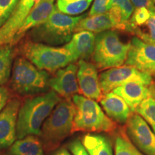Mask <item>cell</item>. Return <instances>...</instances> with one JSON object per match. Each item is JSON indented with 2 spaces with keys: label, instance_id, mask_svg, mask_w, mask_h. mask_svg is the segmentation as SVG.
Masks as SVG:
<instances>
[{
  "label": "cell",
  "instance_id": "6da1fadb",
  "mask_svg": "<svg viewBox=\"0 0 155 155\" xmlns=\"http://www.w3.org/2000/svg\"><path fill=\"white\" fill-rule=\"evenodd\" d=\"M61 100L53 91L25 100L17 116V139L28 135L40 136L44 121Z\"/></svg>",
  "mask_w": 155,
  "mask_h": 155
},
{
  "label": "cell",
  "instance_id": "7a4b0ae2",
  "mask_svg": "<svg viewBox=\"0 0 155 155\" xmlns=\"http://www.w3.org/2000/svg\"><path fill=\"white\" fill-rule=\"evenodd\" d=\"M86 15L73 17L60 12L55 6V9L50 17L38 26L28 32L30 40L35 42L48 45H61L68 43L78 22Z\"/></svg>",
  "mask_w": 155,
  "mask_h": 155
},
{
  "label": "cell",
  "instance_id": "3957f363",
  "mask_svg": "<svg viewBox=\"0 0 155 155\" xmlns=\"http://www.w3.org/2000/svg\"><path fill=\"white\" fill-rule=\"evenodd\" d=\"M75 106L72 133L75 131L104 132L116 129V123L102 110L96 101L76 94L72 97Z\"/></svg>",
  "mask_w": 155,
  "mask_h": 155
},
{
  "label": "cell",
  "instance_id": "277c9868",
  "mask_svg": "<svg viewBox=\"0 0 155 155\" xmlns=\"http://www.w3.org/2000/svg\"><path fill=\"white\" fill-rule=\"evenodd\" d=\"M19 52L40 70L55 73L74 62L64 47H55L29 40L21 44Z\"/></svg>",
  "mask_w": 155,
  "mask_h": 155
},
{
  "label": "cell",
  "instance_id": "5b68a950",
  "mask_svg": "<svg viewBox=\"0 0 155 155\" xmlns=\"http://www.w3.org/2000/svg\"><path fill=\"white\" fill-rule=\"evenodd\" d=\"M129 48V42H124L117 30L101 32L96 35L93 62L101 70L121 66L127 60Z\"/></svg>",
  "mask_w": 155,
  "mask_h": 155
},
{
  "label": "cell",
  "instance_id": "8992f818",
  "mask_svg": "<svg viewBox=\"0 0 155 155\" xmlns=\"http://www.w3.org/2000/svg\"><path fill=\"white\" fill-rule=\"evenodd\" d=\"M50 75L40 70L25 57L14 62L11 78L12 88L21 96H32L48 90Z\"/></svg>",
  "mask_w": 155,
  "mask_h": 155
},
{
  "label": "cell",
  "instance_id": "52a82bcc",
  "mask_svg": "<svg viewBox=\"0 0 155 155\" xmlns=\"http://www.w3.org/2000/svg\"><path fill=\"white\" fill-rule=\"evenodd\" d=\"M74 116L75 106L71 99L60 101L41 128L40 136L48 147H56L72 133Z\"/></svg>",
  "mask_w": 155,
  "mask_h": 155
},
{
  "label": "cell",
  "instance_id": "ba28073f",
  "mask_svg": "<svg viewBox=\"0 0 155 155\" xmlns=\"http://www.w3.org/2000/svg\"><path fill=\"white\" fill-rule=\"evenodd\" d=\"M131 81H138L147 85L153 83L152 76L127 65L109 68L99 75L100 86L103 94L113 91L116 88Z\"/></svg>",
  "mask_w": 155,
  "mask_h": 155
},
{
  "label": "cell",
  "instance_id": "9c48e42d",
  "mask_svg": "<svg viewBox=\"0 0 155 155\" xmlns=\"http://www.w3.org/2000/svg\"><path fill=\"white\" fill-rule=\"evenodd\" d=\"M125 65L152 77L155 75V43H147L133 37L129 41Z\"/></svg>",
  "mask_w": 155,
  "mask_h": 155
},
{
  "label": "cell",
  "instance_id": "30bf717a",
  "mask_svg": "<svg viewBox=\"0 0 155 155\" xmlns=\"http://www.w3.org/2000/svg\"><path fill=\"white\" fill-rule=\"evenodd\" d=\"M129 138L145 155H155V133L138 114H131L127 123Z\"/></svg>",
  "mask_w": 155,
  "mask_h": 155
},
{
  "label": "cell",
  "instance_id": "8fae6325",
  "mask_svg": "<svg viewBox=\"0 0 155 155\" xmlns=\"http://www.w3.org/2000/svg\"><path fill=\"white\" fill-rule=\"evenodd\" d=\"M20 101L15 98L8 101L0 112V150L9 148L17 139V120Z\"/></svg>",
  "mask_w": 155,
  "mask_h": 155
},
{
  "label": "cell",
  "instance_id": "7c38bea8",
  "mask_svg": "<svg viewBox=\"0 0 155 155\" xmlns=\"http://www.w3.org/2000/svg\"><path fill=\"white\" fill-rule=\"evenodd\" d=\"M77 80L80 93L91 99L99 101L103 97L97 68L94 63L80 60L78 63Z\"/></svg>",
  "mask_w": 155,
  "mask_h": 155
},
{
  "label": "cell",
  "instance_id": "4fadbf2b",
  "mask_svg": "<svg viewBox=\"0 0 155 155\" xmlns=\"http://www.w3.org/2000/svg\"><path fill=\"white\" fill-rule=\"evenodd\" d=\"M40 0H19L14 11L0 28V46L10 45L25 19Z\"/></svg>",
  "mask_w": 155,
  "mask_h": 155
},
{
  "label": "cell",
  "instance_id": "5bb4252c",
  "mask_svg": "<svg viewBox=\"0 0 155 155\" xmlns=\"http://www.w3.org/2000/svg\"><path fill=\"white\" fill-rule=\"evenodd\" d=\"M77 70V65L73 63L58 70L55 75L50 78V88L65 99H71L73 96L79 94Z\"/></svg>",
  "mask_w": 155,
  "mask_h": 155
},
{
  "label": "cell",
  "instance_id": "9a60e30c",
  "mask_svg": "<svg viewBox=\"0 0 155 155\" xmlns=\"http://www.w3.org/2000/svg\"><path fill=\"white\" fill-rule=\"evenodd\" d=\"M55 0H40L35 6L13 38L11 45H15L22 40L29 31L47 19L55 9Z\"/></svg>",
  "mask_w": 155,
  "mask_h": 155
},
{
  "label": "cell",
  "instance_id": "2e32d148",
  "mask_svg": "<svg viewBox=\"0 0 155 155\" xmlns=\"http://www.w3.org/2000/svg\"><path fill=\"white\" fill-rule=\"evenodd\" d=\"M154 84L153 83L147 85L138 81H131L116 88L112 92L121 97L129 106L131 111L134 113L141 102L150 94Z\"/></svg>",
  "mask_w": 155,
  "mask_h": 155
},
{
  "label": "cell",
  "instance_id": "e0dca14e",
  "mask_svg": "<svg viewBox=\"0 0 155 155\" xmlns=\"http://www.w3.org/2000/svg\"><path fill=\"white\" fill-rule=\"evenodd\" d=\"M96 35L88 31L75 32L71 40L63 47L73 56L74 62L80 60L88 61L95 48Z\"/></svg>",
  "mask_w": 155,
  "mask_h": 155
},
{
  "label": "cell",
  "instance_id": "ac0fdd59",
  "mask_svg": "<svg viewBox=\"0 0 155 155\" xmlns=\"http://www.w3.org/2000/svg\"><path fill=\"white\" fill-rule=\"evenodd\" d=\"M100 104L106 115L118 123L126 124L132 114L125 101L112 91L103 95Z\"/></svg>",
  "mask_w": 155,
  "mask_h": 155
},
{
  "label": "cell",
  "instance_id": "d6986e66",
  "mask_svg": "<svg viewBox=\"0 0 155 155\" xmlns=\"http://www.w3.org/2000/svg\"><path fill=\"white\" fill-rule=\"evenodd\" d=\"M111 30H114V25L109 13L106 12L83 18L75 27L74 32L88 31L94 34H98Z\"/></svg>",
  "mask_w": 155,
  "mask_h": 155
},
{
  "label": "cell",
  "instance_id": "ffe728a7",
  "mask_svg": "<svg viewBox=\"0 0 155 155\" xmlns=\"http://www.w3.org/2000/svg\"><path fill=\"white\" fill-rule=\"evenodd\" d=\"M9 155H44L42 144L35 135L16 140L9 147Z\"/></svg>",
  "mask_w": 155,
  "mask_h": 155
},
{
  "label": "cell",
  "instance_id": "44dd1931",
  "mask_svg": "<svg viewBox=\"0 0 155 155\" xmlns=\"http://www.w3.org/2000/svg\"><path fill=\"white\" fill-rule=\"evenodd\" d=\"M81 142L89 155H113L111 142L104 136L88 134Z\"/></svg>",
  "mask_w": 155,
  "mask_h": 155
},
{
  "label": "cell",
  "instance_id": "7402d4cb",
  "mask_svg": "<svg viewBox=\"0 0 155 155\" xmlns=\"http://www.w3.org/2000/svg\"><path fill=\"white\" fill-rule=\"evenodd\" d=\"M150 12V18L144 24L128 28L125 32L134 35L147 43H155V9Z\"/></svg>",
  "mask_w": 155,
  "mask_h": 155
},
{
  "label": "cell",
  "instance_id": "603a6c76",
  "mask_svg": "<svg viewBox=\"0 0 155 155\" xmlns=\"http://www.w3.org/2000/svg\"><path fill=\"white\" fill-rule=\"evenodd\" d=\"M134 113L138 114L155 133V83L150 94L141 102Z\"/></svg>",
  "mask_w": 155,
  "mask_h": 155
},
{
  "label": "cell",
  "instance_id": "cb8c5ba5",
  "mask_svg": "<svg viewBox=\"0 0 155 155\" xmlns=\"http://www.w3.org/2000/svg\"><path fill=\"white\" fill-rule=\"evenodd\" d=\"M13 57L12 45L0 46V86L7 83L10 77Z\"/></svg>",
  "mask_w": 155,
  "mask_h": 155
},
{
  "label": "cell",
  "instance_id": "d4e9b609",
  "mask_svg": "<svg viewBox=\"0 0 155 155\" xmlns=\"http://www.w3.org/2000/svg\"><path fill=\"white\" fill-rule=\"evenodd\" d=\"M92 1L93 0H56L55 7L64 14L75 16L86 11Z\"/></svg>",
  "mask_w": 155,
  "mask_h": 155
},
{
  "label": "cell",
  "instance_id": "484cf974",
  "mask_svg": "<svg viewBox=\"0 0 155 155\" xmlns=\"http://www.w3.org/2000/svg\"><path fill=\"white\" fill-rule=\"evenodd\" d=\"M140 152L132 144L129 137L119 134L115 139V155H139Z\"/></svg>",
  "mask_w": 155,
  "mask_h": 155
},
{
  "label": "cell",
  "instance_id": "4316f807",
  "mask_svg": "<svg viewBox=\"0 0 155 155\" xmlns=\"http://www.w3.org/2000/svg\"><path fill=\"white\" fill-rule=\"evenodd\" d=\"M151 15V12L147 8L145 7H141V8L134 9L132 15L128 21L127 25H126L125 31L128 28H133V27L139 26L146 22V21L150 18Z\"/></svg>",
  "mask_w": 155,
  "mask_h": 155
},
{
  "label": "cell",
  "instance_id": "83f0119b",
  "mask_svg": "<svg viewBox=\"0 0 155 155\" xmlns=\"http://www.w3.org/2000/svg\"><path fill=\"white\" fill-rule=\"evenodd\" d=\"M19 0H0V28L10 16Z\"/></svg>",
  "mask_w": 155,
  "mask_h": 155
},
{
  "label": "cell",
  "instance_id": "f1b7e54d",
  "mask_svg": "<svg viewBox=\"0 0 155 155\" xmlns=\"http://www.w3.org/2000/svg\"><path fill=\"white\" fill-rule=\"evenodd\" d=\"M112 6H116L120 9L124 22L127 25L134 11V7L130 0H111Z\"/></svg>",
  "mask_w": 155,
  "mask_h": 155
},
{
  "label": "cell",
  "instance_id": "f546056e",
  "mask_svg": "<svg viewBox=\"0 0 155 155\" xmlns=\"http://www.w3.org/2000/svg\"><path fill=\"white\" fill-rule=\"evenodd\" d=\"M111 7V0H94L88 16L102 15L108 12Z\"/></svg>",
  "mask_w": 155,
  "mask_h": 155
},
{
  "label": "cell",
  "instance_id": "4dcf8cb0",
  "mask_svg": "<svg viewBox=\"0 0 155 155\" xmlns=\"http://www.w3.org/2000/svg\"><path fill=\"white\" fill-rule=\"evenodd\" d=\"M68 147L73 155H89L82 142L79 139H75L71 141Z\"/></svg>",
  "mask_w": 155,
  "mask_h": 155
},
{
  "label": "cell",
  "instance_id": "1f68e13d",
  "mask_svg": "<svg viewBox=\"0 0 155 155\" xmlns=\"http://www.w3.org/2000/svg\"><path fill=\"white\" fill-rule=\"evenodd\" d=\"M130 1L134 7V9L145 7L150 11L155 9V2L153 0H130Z\"/></svg>",
  "mask_w": 155,
  "mask_h": 155
},
{
  "label": "cell",
  "instance_id": "d6a6232c",
  "mask_svg": "<svg viewBox=\"0 0 155 155\" xmlns=\"http://www.w3.org/2000/svg\"><path fill=\"white\" fill-rule=\"evenodd\" d=\"M9 98L8 89L5 87L0 86V112L6 106Z\"/></svg>",
  "mask_w": 155,
  "mask_h": 155
},
{
  "label": "cell",
  "instance_id": "836d02e7",
  "mask_svg": "<svg viewBox=\"0 0 155 155\" xmlns=\"http://www.w3.org/2000/svg\"><path fill=\"white\" fill-rule=\"evenodd\" d=\"M53 155H71V154H70V152L66 150V149L61 148L59 150L56 151V152L54 153Z\"/></svg>",
  "mask_w": 155,
  "mask_h": 155
},
{
  "label": "cell",
  "instance_id": "e575fe53",
  "mask_svg": "<svg viewBox=\"0 0 155 155\" xmlns=\"http://www.w3.org/2000/svg\"><path fill=\"white\" fill-rule=\"evenodd\" d=\"M139 155H143L142 154H141V153H140V154H139Z\"/></svg>",
  "mask_w": 155,
  "mask_h": 155
},
{
  "label": "cell",
  "instance_id": "d590c367",
  "mask_svg": "<svg viewBox=\"0 0 155 155\" xmlns=\"http://www.w3.org/2000/svg\"><path fill=\"white\" fill-rule=\"evenodd\" d=\"M153 1H154V2H155V0H153Z\"/></svg>",
  "mask_w": 155,
  "mask_h": 155
}]
</instances>
